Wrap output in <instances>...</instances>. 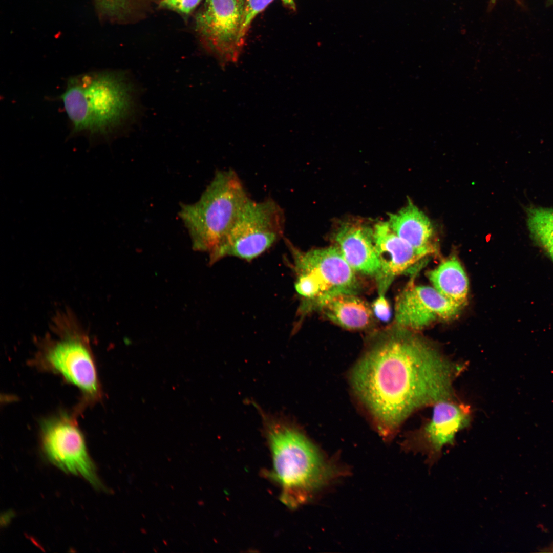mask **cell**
Returning a JSON list of instances; mask_svg holds the SVG:
<instances>
[{
	"instance_id": "22",
	"label": "cell",
	"mask_w": 553,
	"mask_h": 553,
	"mask_svg": "<svg viewBox=\"0 0 553 553\" xmlns=\"http://www.w3.org/2000/svg\"><path fill=\"white\" fill-rule=\"evenodd\" d=\"M374 315L383 321H388L391 316L389 304L385 294H379L371 307Z\"/></svg>"
},
{
	"instance_id": "12",
	"label": "cell",
	"mask_w": 553,
	"mask_h": 553,
	"mask_svg": "<svg viewBox=\"0 0 553 553\" xmlns=\"http://www.w3.org/2000/svg\"><path fill=\"white\" fill-rule=\"evenodd\" d=\"M380 270L376 278L379 294H385L395 276L409 270L427 255L398 236L388 222H379L373 228Z\"/></svg>"
},
{
	"instance_id": "21",
	"label": "cell",
	"mask_w": 553,
	"mask_h": 553,
	"mask_svg": "<svg viewBox=\"0 0 553 553\" xmlns=\"http://www.w3.org/2000/svg\"><path fill=\"white\" fill-rule=\"evenodd\" d=\"M202 1L160 0L158 4L160 8L175 11L184 18H187L195 10Z\"/></svg>"
},
{
	"instance_id": "14",
	"label": "cell",
	"mask_w": 553,
	"mask_h": 553,
	"mask_svg": "<svg viewBox=\"0 0 553 553\" xmlns=\"http://www.w3.org/2000/svg\"><path fill=\"white\" fill-rule=\"evenodd\" d=\"M331 322L348 330H363L374 323L371 307L357 293L341 292L327 296L312 307Z\"/></svg>"
},
{
	"instance_id": "2",
	"label": "cell",
	"mask_w": 553,
	"mask_h": 553,
	"mask_svg": "<svg viewBox=\"0 0 553 553\" xmlns=\"http://www.w3.org/2000/svg\"><path fill=\"white\" fill-rule=\"evenodd\" d=\"M260 410L272 454L273 476L282 489L281 500L295 507L332 476L333 468L290 420Z\"/></svg>"
},
{
	"instance_id": "11",
	"label": "cell",
	"mask_w": 553,
	"mask_h": 553,
	"mask_svg": "<svg viewBox=\"0 0 553 553\" xmlns=\"http://www.w3.org/2000/svg\"><path fill=\"white\" fill-rule=\"evenodd\" d=\"M460 308L434 287L409 284L396 299L395 324L411 331L418 330L436 320L454 318Z\"/></svg>"
},
{
	"instance_id": "1",
	"label": "cell",
	"mask_w": 553,
	"mask_h": 553,
	"mask_svg": "<svg viewBox=\"0 0 553 553\" xmlns=\"http://www.w3.org/2000/svg\"><path fill=\"white\" fill-rule=\"evenodd\" d=\"M412 331L395 324L377 333L351 373L384 436L415 411L455 397L453 383L464 369Z\"/></svg>"
},
{
	"instance_id": "20",
	"label": "cell",
	"mask_w": 553,
	"mask_h": 553,
	"mask_svg": "<svg viewBox=\"0 0 553 553\" xmlns=\"http://www.w3.org/2000/svg\"><path fill=\"white\" fill-rule=\"evenodd\" d=\"M274 0H245L244 11L240 37L245 44L246 37L253 20ZM289 9L295 11L296 4L294 0H281Z\"/></svg>"
},
{
	"instance_id": "7",
	"label": "cell",
	"mask_w": 553,
	"mask_h": 553,
	"mask_svg": "<svg viewBox=\"0 0 553 553\" xmlns=\"http://www.w3.org/2000/svg\"><path fill=\"white\" fill-rule=\"evenodd\" d=\"M40 436L42 450L53 464L82 477L95 488H102L84 436L72 415L61 412L44 419Z\"/></svg>"
},
{
	"instance_id": "10",
	"label": "cell",
	"mask_w": 553,
	"mask_h": 553,
	"mask_svg": "<svg viewBox=\"0 0 553 553\" xmlns=\"http://www.w3.org/2000/svg\"><path fill=\"white\" fill-rule=\"evenodd\" d=\"M432 415L418 430L408 434L402 444L406 451L421 453L431 467L437 462L446 445H453L457 433L470 424L469 406L455 397L441 399L433 405Z\"/></svg>"
},
{
	"instance_id": "17",
	"label": "cell",
	"mask_w": 553,
	"mask_h": 553,
	"mask_svg": "<svg viewBox=\"0 0 553 553\" xmlns=\"http://www.w3.org/2000/svg\"><path fill=\"white\" fill-rule=\"evenodd\" d=\"M60 98L72 123L73 132H89L90 120L87 99L79 75L69 79Z\"/></svg>"
},
{
	"instance_id": "6",
	"label": "cell",
	"mask_w": 553,
	"mask_h": 553,
	"mask_svg": "<svg viewBox=\"0 0 553 553\" xmlns=\"http://www.w3.org/2000/svg\"><path fill=\"white\" fill-rule=\"evenodd\" d=\"M285 225L284 211L274 199L257 201L250 198L223 241L210 255V262L226 256L250 261L283 238Z\"/></svg>"
},
{
	"instance_id": "13",
	"label": "cell",
	"mask_w": 553,
	"mask_h": 553,
	"mask_svg": "<svg viewBox=\"0 0 553 553\" xmlns=\"http://www.w3.org/2000/svg\"><path fill=\"white\" fill-rule=\"evenodd\" d=\"M334 241L335 245L355 272L377 278L380 264L373 228L359 222L345 223L336 231Z\"/></svg>"
},
{
	"instance_id": "3",
	"label": "cell",
	"mask_w": 553,
	"mask_h": 553,
	"mask_svg": "<svg viewBox=\"0 0 553 553\" xmlns=\"http://www.w3.org/2000/svg\"><path fill=\"white\" fill-rule=\"evenodd\" d=\"M49 330L39 340L34 365L76 386L85 402L98 401L102 391L90 339L76 316L69 310L58 312Z\"/></svg>"
},
{
	"instance_id": "15",
	"label": "cell",
	"mask_w": 553,
	"mask_h": 553,
	"mask_svg": "<svg viewBox=\"0 0 553 553\" xmlns=\"http://www.w3.org/2000/svg\"><path fill=\"white\" fill-rule=\"evenodd\" d=\"M392 230L418 251L434 253L435 230L428 217L409 200L397 212L389 214L387 221Z\"/></svg>"
},
{
	"instance_id": "4",
	"label": "cell",
	"mask_w": 553,
	"mask_h": 553,
	"mask_svg": "<svg viewBox=\"0 0 553 553\" xmlns=\"http://www.w3.org/2000/svg\"><path fill=\"white\" fill-rule=\"evenodd\" d=\"M250 198L235 171L216 172L196 202L181 205L180 217L188 231L193 248L210 255L214 253Z\"/></svg>"
},
{
	"instance_id": "23",
	"label": "cell",
	"mask_w": 553,
	"mask_h": 553,
	"mask_svg": "<svg viewBox=\"0 0 553 553\" xmlns=\"http://www.w3.org/2000/svg\"><path fill=\"white\" fill-rule=\"evenodd\" d=\"M549 2H550L551 3H553V0H549Z\"/></svg>"
},
{
	"instance_id": "8",
	"label": "cell",
	"mask_w": 553,
	"mask_h": 553,
	"mask_svg": "<svg viewBox=\"0 0 553 553\" xmlns=\"http://www.w3.org/2000/svg\"><path fill=\"white\" fill-rule=\"evenodd\" d=\"M245 0H204L195 17V30L204 48L222 64L236 61Z\"/></svg>"
},
{
	"instance_id": "9",
	"label": "cell",
	"mask_w": 553,
	"mask_h": 553,
	"mask_svg": "<svg viewBox=\"0 0 553 553\" xmlns=\"http://www.w3.org/2000/svg\"><path fill=\"white\" fill-rule=\"evenodd\" d=\"M79 76L87 99L89 132L107 134L119 125L131 110L130 87L119 72H93Z\"/></svg>"
},
{
	"instance_id": "19",
	"label": "cell",
	"mask_w": 553,
	"mask_h": 553,
	"mask_svg": "<svg viewBox=\"0 0 553 553\" xmlns=\"http://www.w3.org/2000/svg\"><path fill=\"white\" fill-rule=\"evenodd\" d=\"M98 16L120 22L135 16L154 0H93Z\"/></svg>"
},
{
	"instance_id": "5",
	"label": "cell",
	"mask_w": 553,
	"mask_h": 553,
	"mask_svg": "<svg viewBox=\"0 0 553 553\" xmlns=\"http://www.w3.org/2000/svg\"><path fill=\"white\" fill-rule=\"evenodd\" d=\"M285 242L294 260L295 289L304 299L300 308L302 313L310 312L317 302L329 295L357 293L356 272L335 245L302 251L286 239Z\"/></svg>"
},
{
	"instance_id": "16",
	"label": "cell",
	"mask_w": 553,
	"mask_h": 553,
	"mask_svg": "<svg viewBox=\"0 0 553 553\" xmlns=\"http://www.w3.org/2000/svg\"><path fill=\"white\" fill-rule=\"evenodd\" d=\"M433 287L448 300L460 308L466 303L469 283L460 263L455 257L442 261L428 272Z\"/></svg>"
},
{
	"instance_id": "18",
	"label": "cell",
	"mask_w": 553,
	"mask_h": 553,
	"mask_svg": "<svg viewBox=\"0 0 553 553\" xmlns=\"http://www.w3.org/2000/svg\"><path fill=\"white\" fill-rule=\"evenodd\" d=\"M527 223L531 238L553 261V208L531 207Z\"/></svg>"
}]
</instances>
